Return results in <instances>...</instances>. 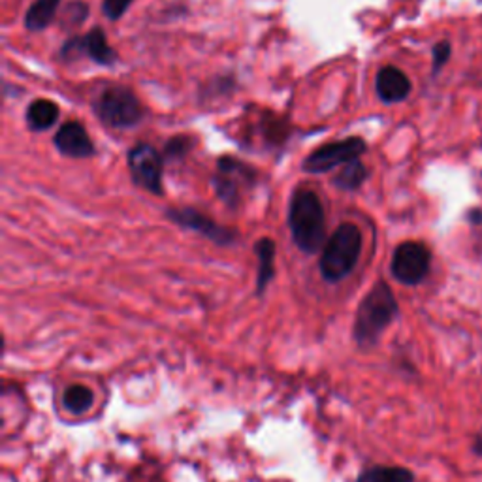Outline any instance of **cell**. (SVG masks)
<instances>
[{
	"instance_id": "cell-1",
	"label": "cell",
	"mask_w": 482,
	"mask_h": 482,
	"mask_svg": "<svg viewBox=\"0 0 482 482\" xmlns=\"http://www.w3.org/2000/svg\"><path fill=\"white\" fill-rule=\"evenodd\" d=\"M289 229L296 247L315 254L326 245V215L319 194L311 189H298L289 206Z\"/></svg>"
},
{
	"instance_id": "cell-2",
	"label": "cell",
	"mask_w": 482,
	"mask_h": 482,
	"mask_svg": "<svg viewBox=\"0 0 482 482\" xmlns=\"http://www.w3.org/2000/svg\"><path fill=\"white\" fill-rule=\"evenodd\" d=\"M398 301L385 281L373 284V289L362 299L356 311L354 338L360 346L375 345L385 328L396 319Z\"/></svg>"
},
{
	"instance_id": "cell-3",
	"label": "cell",
	"mask_w": 482,
	"mask_h": 482,
	"mask_svg": "<svg viewBox=\"0 0 482 482\" xmlns=\"http://www.w3.org/2000/svg\"><path fill=\"white\" fill-rule=\"evenodd\" d=\"M362 253V232L356 224L343 222L326 239L321 254V274L328 283L343 281L356 268Z\"/></svg>"
},
{
	"instance_id": "cell-4",
	"label": "cell",
	"mask_w": 482,
	"mask_h": 482,
	"mask_svg": "<svg viewBox=\"0 0 482 482\" xmlns=\"http://www.w3.org/2000/svg\"><path fill=\"white\" fill-rule=\"evenodd\" d=\"M95 113L105 127L130 128L144 117V108L132 90L123 85L105 87L93 104Z\"/></svg>"
},
{
	"instance_id": "cell-5",
	"label": "cell",
	"mask_w": 482,
	"mask_h": 482,
	"mask_svg": "<svg viewBox=\"0 0 482 482\" xmlns=\"http://www.w3.org/2000/svg\"><path fill=\"white\" fill-rule=\"evenodd\" d=\"M254 183L256 170L234 157H221L217 162V172L211 177V185H214L217 196L224 206L232 209L241 204L244 196L254 187Z\"/></svg>"
},
{
	"instance_id": "cell-6",
	"label": "cell",
	"mask_w": 482,
	"mask_h": 482,
	"mask_svg": "<svg viewBox=\"0 0 482 482\" xmlns=\"http://www.w3.org/2000/svg\"><path fill=\"white\" fill-rule=\"evenodd\" d=\"M366 151H368L366 142L358 138V136H353V138H345V140H336L319 149H315L313 153L304 160V164H301V168H304L307 174H326L330 170L338 168V166L341 164H346L362 157Z\"/></svg>"
},
{
	"instance_id": "cell-7",
	"label": "cell",
	"mask_w": 482,
	"mask_h": 482,
	"mask_svg": "<svg viewBox=\"0 0 482 482\" xmlns=\"http://www.w3.org/2000/svg\"><path fill=\"white\" fill-rule=\"evenodd\" d=\"M431 253L420 241H405L394 251L390 262V271L401 284H418L426 279L430 271Z\"/></svg>"
},
{
	"instance_id": "cell-8",
	"label": "cell",
	"mask_w": 482,
	"mask_h": 482,
	"mask_svg": "<svg viewBox=\"0 0 482 482\" xmlns=\"http://www.w3.org/2000/svg\"><path fill=\"white\" fill-rule=\"evenodd\" d=\"M162 168L164 157L149 144H136L128 151V170L132 181L151 194H162Z\"/></svg>"
},
{
	"instance_id": "cell-9",
	"label": "cell",
	"mask_w": 482,
	"mask_h": 482,
	"mask_svg": "<svg viewBox=\"0 0 482 482\" xmlns=\"http://www.w3.org/2000/svg\"><path fill=\"white\" fill-rule=\"evenodd\" d=\"M60 57L65 60L87 57L102 66H112L117 60L115 50L110 45L100 27L90 28L83 36H74L66 40L63 48H60Z\"/></svg>"
},
{
	"instance_id": "cell-10",
	"label": "cell",
	"mask_w": 482,
	"mask_h": 482,
	"mask_svg": "<svg viewBox=\"0 0 482 482\" xmlns=\"http://www.w3.org/2000/svg\"><path fill=\"white\" fill-rule=\"evenodd\" d=\"M166 217H168L172 222L177 226H183L187 230L198 232L204 237L211 239L217 245H232L237 239V232L229 229V226H222L215 222L214 219H209L207 215L200 214L192 207H170L166 211Z\"/></svg>"
},
{
	"instance_id": "cell-11",
	"label": "cell",
	"mask_w": 482,
	"mask_h": 482,
	"mask_svg": "<svg viewBox=\"0 0 482 482\" xmlns=\"http://www.w3.org/2000/svg\"><path fill=\"white\" fill-rule=\"evenodd\" d=\"M55 147L60 155L70 159H89L95 155V145L80 120H68L55 134Z\"/></svg>"
},
{
	"instance_id": "cell-12",
	"label": "cell",
	"mask_w": 482,
	"mask_h": 482,
	"mask_svg": "<svg viewBox=\"0 0 482 482\" xmlns=\"http://www.w3.org/2000/svg\"><path fill=\"white\" fill-rule=\"evenodd\" d=\"M375 90L383 102L396 104L411 95V80L400 68L385 66L377 74Z\"/></svg>"
},
{
	"instance_id": "cell-13",
	"label": "cell",
	"mask_w": 482,
	"mask_h": 482,
	"mask_svg": "<svg viewBox=\"0 0 482 482\" xmlns=\"http://www.w3.org/2000/svg\"><path fill=\"white\" fill-rule=\"evenodd\" d=\"M256 259H259V276H256V291L262 294L266 286L276 276V241L269 237H260L254 244Z\"/></svg>"
},
{
	"instance_id": "cell-14",
	"label": "cell",
	"mask_w": 482,
	"mask_h": 482,
	"mask_svg": "<svg viewBox=\"0 0 482 482\" xmlns=\"http://www.w3.org/2000/svg\"><path fill=\"white\" fill-rule=\"evenodd\" d=\"M27 127L35 132H43L51 128L58 119V105L48 98H38L30 102L25 113Z\"/></svg>"
},
{
	"instance_id": "cell-15",
	"label": "cell",
	"mask_w": 482,
	"mask_h": 482,
	"mask_svg": "<svg viewBox=\"0 0 482 482\" xmlns=\"http://www.w3.org/2000/svg\"><path fill=\"white\" fill-rule=\"evenodd\" d=\"M58 4L60 0H35L25 13V27L30 33H40V30L48 28L57 18Z\"/></svg>"
},
{
	"instance_id": "cell-16",
	"label": "cell",
	"mask_w": 482,
	"mask_h": 482,
	"mask_svg": "<svg viewBox=\"0 0 482 482\" xmlns=\"http://www.w3.org/2000/svg\"><path fill=\"white\" fill-rule=\"evenodd\" d=\"M366 179H368L366 164L362 162L360 159H354L351 162H346L341 168V172L334 175V179H331V185L339 190L353 192L364 185Z\"/></svg>"
},
{
	"instance_id": "cell-17",
	"label": "cell",
	"mask_w": 482,
	"mask_h": 482,
	"mask_svg": "<svg viewBox=\"0 0 482 482\" xmlns=\"http://www.w3.org/2000/svg\"><path fill=\"white\" fill-rule=\"evenodd\" d=\"M415 477L409 470L403 467H390V465H377L371 470L362 473L356 482H413Z\"/></svg>"
},
{
	"instance_id": "cell-18",
	"label": "cell",
	"mask_w": 482,
	"mask_h": 482,
	"mask_svg": "<svg viewBox=\"0 0 482 482\" xmlns=\"http://www.w3.org/2000/svg\"><path fill=\"white\" fill-rule=\"evenodd\" d=\"M63 405L66 411L82 415L89 411V407L93 405V392H90L85 385H72L65 390Z\"/></svg>"
},
{
	"instance_id": "cell-19",
	"label": "cell",
	"mask_w": 482,
	"mask_h": 482,
	"mask_svg": "<svg viewBox=\"0 0 482 482\" xmlns=\"http://www.w3.org/2000/svg\"><path fill=\"white\" fill-rule=\"evenodd\" d=\"M194 147V140L189 138V136H174L164 145V159L166 160H179L190 153V149Z\"/></svg>"
},
{
	"instance_id": "cell-20",
	"label": "cell",
	"mask_w": 482,
	"mask_h": 482,
	"mask_svg": "<svg viewBox=\"0 0 482 482\" xmlns=\"http://www.w3.org/2000/svg\"><path fill=\"white\" fill-rule=\"evenodd\" d=\"M134 0H102V13L110 21H117L127 13Z\"/></svg>"
},
{
	"instance_id": "cell-21",
	"label": "cell",
	"mask_w": 482,
	"mask_h": 482,
	"mask_svg": "<svg viewBox=\"0 0 482 482\" xmlns=\"http://www.w3.org/2000/svg\"><path fill=\"white\" fill-rule=\"evenodd\" d=\"M89 15V8L85 3H70L65 10V23L70 25H82Z\"/></svg>"
},
{
	"instance_id": "cell-22",
	"label": "cell",
	"mask_w": 482,
	"mask_h": 482,
	"mask_svg": "<svg viewBox=\"0 0 482 482\" xmlns=\"http://www.w3.org/2000/svg\"><path fill=\"white\" fill-rule=\"evenodd\" d=\"M450 57V43L448 42H439L433 48V72H439L441 66L447 63Z\"/></svg>"
},
{
	"instance_id": "cell-23",
	"label": "cell",
	"mask_w": 482,
	"mask_h": 482,
	"mask_svg": "<svg viewBox=\"0 0 482 482\" xmlns=\"http://www.w3.org/2000/svg\"><path fill=\"white\" fill-rule=\"evenodd\" d=\"M473 450L477 452V455L482 456V433L477 435V439H475V445H473Z\"/></svg>"
}]
</instances>
